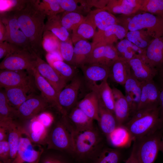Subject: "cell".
Returning a JSON list of instances; mask_svg holds the SVG:
<instances>
[{"label":"cell","mask_w":163,"mask_h":163,"mask_svg":"<svg viewBox=\"0 0 163 163\" xmlns=\"http://www.w3.org/2000/svg\"><path fill=\"white\" fill-rule=\"evenodd\" d=\"M92 47L91 51L85 64H99L109 67L119 58L116 47L113 45H99Z\"/></svg>","instance_id":"12"},{"label":"cell","mask_w":163,"mask_h":163,"mask_svg":"<svg viewBox=\"0 0 163 163\" xmlns=\"http://www.w3.org/2000/svg\"><path fill=\"white\" fill-rule=\"evenodd\" d=\"M159 120L157 107H148L137 110L125 127L132 139H139L151 134Z\"/></svg>","instance_id":"2"},{"label":"cell","mask_w":163,"mask_h":163,"mask_svg":"<svg viewBox=\"0 0 163 163\" xmlns=\"http://www.w3.org/2000/svg\"><path fill=\"white\" fill-rule=\"evenodd\" d=\"M109 0H91V4L92 7H94L97 9L104 8L107 5Z\"/></svg>","instance_id":"54"},{"label":"cell","mask_w":163,"mask_h":163,"mask_svg":"<svg viewBox=\"0 0 163 163\" xmlns=\"http://www.w3.org/2000/svg\"><path fill=\"white\" fill-rule=\"evenodd\" d=\"M46 58L48 63L50 65H51L53 62L56 61L63 60V59L59 52L47 53Z\"/></svg>","instance_id":"53"},{"label":"cell","mask_w":163,"mask_h":163,"mask_svg":"<svg viewBox=\"0 0 163 163\" xmlns=\"http://www.w3.org/2000/svg\"><path fill=\"white\" fill-rule=\"evenodd\" d=\"M139 12L133 14L129 21L128 31L143 29L153 38L163 36V16Z\"/></svg>","instance_id":"4"},{"label":"cell","mask_w":163,"mask_h":163,"mask_svg":"<svg viewBox=\"0 0 163 163\" xmlns=\"http://www.w3.org/2000/svg\"><path fill=\"white\" fill-rule=\"evenodd\" d=\"M89 86L96 94L99 102L114 114V99L112 89L107 80L102 81L99 84L90 83Z\"/></svg>","instance_id":"24"},{"label":"cell","mask_w":163,"mask_h":163,"mask_svg":"<svg viewBox=\"0 0 163 163\" xmlns=\"http://www.w3.org/2000/svg\"><path fill=\"white\" fill-rule=\"evenodd\" d=\"M35 84L32 71L1 69L0 88L34 87Z\"/></svg>","instance_id":"10"},{"label":"cell","mask_w":163,"mask_h":163,"mask_svg":"<svg viewBox=\"0 0 163 163\" xmlns=\"http://www.w3.org/2000/svg\"><path fill=\"white\" fill-rule=\"evenodd\" d=\"M36 117L46 128L48 129H50L54 122L52 114L46 111L41 113Z\"/></svg>","instance_id":"51"},{"label":"cell","mask_w":163,"mask_h":163,"mask_svg":"<svg viewBox=\"0 0 163 163\" xmlns=\"http://www.w3.org/2000/svg\"><path fill=\"white\" fill-rule=\"evenodd\" d=\"M4 91L11 105L17 110L19 107L33 94H30L34 91V87H16L6 88Z\"/></svg>","instance_id":"26"},{"label":"cell","mask_w":163,"mask_h":163,"mask_svg":"<svg viewBox=\"0 0 163 163\" xmlns=\"http://www.w3.org/2000/svg\"><path fill=\"white\" fill-rule=\"evenodd\" d=\"M17 110L9 103L4 90L0 92V126H7L15 118Z\"/></svg>","instance_id":"37"},{"label":"cell","mask_w":163,"mask_h":163,"mask_svg":"<svg viewBox=\"0 0 163 163\" xmlns=\"http://www.w3.org/2000/svg\"><path fill=\"white\" fill-rule=\"evenodd\" d=\"M43 39V46L47 53L60 52V40L53 33L49 31L44 32Z\"/></svg>","instance_id":"44"},{"label":"cell","mask_w":163,"mask_h":163,"mask_svg":"<svg viewBox=\"0 0 163 163\" xmlns=\"http://www.w3.org/2000/svg\"><path fill=\"white\" fill-rule=\"evenodd\" d=\"M142 0H109L105 9L113 14L129 15L139 11Z\"/></svg>","instance_id":"23"},{"label":"cell","mask_w":163,"mask_h":163,"mask_svg":"<svg viewBox=\"0 0 163 163\" xmlns=\"http://www.w3.org/2000/svg\"><path fill=\"white\" fill-rule=\"evenodd\" d=\"M119 58L126 61L142 56L145 49L140 48L127 39L119 42L115 47Z\"/></svg>","instance_id":"31"},{"label":"cell","mask_w":163,"mask_h":163,"mask_svg":"<svg viewBox=\"0 0 163 163\" xmlns=\"http://www.w3.org/2000/svg\"><path fill=\"white\" fill-rule=\"evenodd\" d=\"M45 144L47 145V149L74 153L72 139L66 115H62L61 120L54 122L49 131Z\"/></svg>","instance_id":"3"},{"label":"cell","mask_w":163,"mask_h":163,"mask_svg":"<svg viewBox=\"0 0 163 163\" xmlns=\"http://www.w3.org/2000/svg\"><path fill=\"white\" fill-rule=\"evenodd\" d=\"M67 116L75 125L77 130L81 131L93 128V120L77 106L73 108Z\"/></svg>","instance_id":"34"},{"label":"cell","mask_w":163,"mask_h":163,"mask_svg":"<svg viewBox=\"0 0 163 163\" xmlns=\"http://www.w3.org/2000/svg\"><path fill=\"white\" fill-rule=\"evenodd\" d=\"M47 19L45 24L44 32H51L62 41H72L69 39V31L62 24L60 15L57 14Z\"/></svg>","instance_id":"33"},{"label":"cell","mask_w":163,"mask_h":163,"mask_svg":"<svg viewBox=\"0 0 163 163\" xmlns=\"http://www.w3.org/2000/svg\"><path fill=\"white\" fill-rule=\"evenodd\" d=\"M71 81L59 94V102L62 111V115H67L69 111L76 104L82 86V80L78 76L76 75Z\"/></svg>","instance_id":"11"},{"label":"cell","mask_w":163,"mask_h":163,"mask_svg":"<svg viewBox=\"0 0 163 163\" xmlns=\"http://www.w3.org/2000/svg\"><path fill=\"white\" fill-rule=\"evenodd\" d=\"M85 18L99 31L104 30L108 27L118 23L117 17L105 8L91 11Z\"/></svg>","instance_id":"21"},{"label":"cell","mask_w":163,"mask_h":163,"mask_svg":"<svg viewBox=\"0 0 163 163\" xmlns=\"http://www.w3.org/2000/svg\"><path fill=\"white\" fill-rule=\"evenodd\" d=\"M151 67L158 70L163 66V36L153 38L142 56Z\"/></svg>","instance_id":"17"},{"label":"cell","mask_w":163,"mask_h":163,"mask_svg":"<svg viewBox=\"0 0 163 163\" xmlns=\"http://www.w3.org/2000/svg\"><path fill=\"white\" fill-rule=\"evenodd\" d=\"M109 77L113 82L124 85L131 75L128 62L121 59L114 61L109 67Z\"/></svg>","instance_id":"28"},{"label":"cell","mask_w":163,"mask_h":163,"mask_svg":"<svg viewBox=\"0 0 163 163\" xmlns=\"http://www.w3.org/2000/svg\"><path fill=\"white\" fill-rule=\"evenodd\" d=\"M21 47L7 41L0 43V59L5 58Z\"/></svg>","instance_id":"50"},{"label":"cell","mask_w":163,"mask_h":163,"mask_svg":"<svg viewBox=\"0 0 163 163\" xmlns=\"http://www.w3.org/2000/svg\"><path fill=\"white\" fill-rule=\"evenodd\" d=\"M158 104H159L161 113L163 112V87L160 91Z\"/></svg>","instance_id":"58"},{"label":"cell","mask_w":163,"mask_h":163,"mask_svg":"<svg viewBox=\"0 0 163 163\" xmlns=\"http://www.w3.org/2000/svg\"><path fill=\"white\" fill-rule=\"evenodd\" d=\"M19 123L23 128L24 134L32 142L38 145L45 144L50 129L46 128L36 117Z\"/></svg>","instance_id":"19"},{"label":"cell","mask_w":163,"mask_h":163,"mask_svg":"<svg viewBox=\"0 0 163 163\" xmlns=\"http://www.w3.org/2000/svg\"><path fill=\"white\" fill-rule=\"evenodd\" d=\"M50 106L41 94L33 95L19 107L14 119L20 122L29 120L45 111Z\"/></svg>","instance_id":"9"},{"label":"cell","mask_w":163,"mask_h":163,"mask_svg":"<svg viewBox=\"0 0 163 163\" xmlns=\"http://www.w3.org/2000/svg\"><path fill=\"white\" fill-rule=\"evenodd\" d=\"M62 9L64 11L74 12L81 14L83 13L82 8L79 5V0H57Z\"/></svg>","instance_id":"48"},{"label":"cell","mask_w":163,"mask_h":163,"mask_svg":"<svg viewBox=\"0 0 163 163\" xmlns=\"http://www.w3.org/2000/svg\"><path fill=\"white\" fill-rule=\"evenodd\" d=\"M100 128L108 138L118 126L114 114L99 102Z\"/></svg>","instance_id":"32"},{"label":"cell","mask_w":163,"mask_h":163,"mask_svg":"<svg viewBox=\"0 0 163 163\" xmlns=\"http://www.w3.org/2000/svg\"><path fill=\"white\" fill-rule=\"evenodd\" d=\"M26 1L0 0V14L17 11L23 6Z\"/></svg>","instance_id":"47"},{"label":"cell","mask_w":163,"mask_h":163,"mask_svg":"<svg viewBox=\"0 0 163 163\" xmlns=\"http://www.w3.org/2000/svg\"><path fill=\"white\" fill-rule=\"evenodd\" d=\"M35 68L58 94L66 85L67 82L48 63L38 56H37Z\"/></svg>","instance_id":"15"},{"label":"cell","mask_w":163,"mask_h":163,"mask_svg":"<svg viewBox=\"0 0 163 163\" xmlns=\"http://www.w3.org/2000/svg\"><path fill=\"white\" fill-rule=\"evenodd\" d=\"M160 150L163 153V139L161 141L160 143Z\"/></svg>","instance_id":"60"},{"label":"cell","mask_w":163,"mask_h":163,"mask_svg":"<svg viewBox=\"0 0 163 163\" xmlns=\"http://www.w3.org/2000/svg\"><path fill=\"white\" fill-rule=\"evenodd\" d=\"M139 11L163 16V0H142Z\"/></svg>","instance_id":"42"},{"label":"cell","mask_w":163,"mask_h":163,"mask_svg":"<svg viewBox=\"0 0 163 163\" xmlns=\"http://www.w3.org/2000/svg\"><path fill=\"white\" fill-rule=\"evenodd\" d=\"M96 27L85 18L84 21L72 31L71 40L75 43L81 40H86L94 35Z\"/></svg>","instance_id":"35"},{"label":"cell","mask_w":163,"mask_h":163,"mask_svg":"<svg viewBox=\"0 0 163 163\" xmlns=\"http://www.w3.org/2000/svg\"><path fill=\"white\" fill-rule=\"evenodd\" d=\"M128 32L121 26L114 24L103 31H97L93 37L92 46L99 45H113L118 40L126 37Z\"/></svg>","instance_id":"14"},{"label":"cell","mask_w":163,"mask_h":163,"mask_svg":"<svg viewBox=\"0 0 163 163\" xmlns=\"http://www.w3.org/2000/svg\"><path fill=\"white\" fill-rule=\"evenodd\" d=\"M126 37L139 47L143 49L148 46L153 39L147 31L143 29L129 31Z\"/></svg>","instance_id":"38"},{"label":"cell","mask_w":163,"mask_h":163,"mask_svg":"<svg viewBox=\"0 0 163 163\" xmlns=\"http://www.w3.org/2000/svg\"><path fill=\"white\" fill-rule=\"evenodd\" d=\"M81 67L85 79L90 83L107 80L109 77V67L96 64H85Z\"/></svg>","instance_id":"27"},{"label":"cell","mask_w":163,"mask_h":163,"mask_svg":"<svg viewBox=\"0 0 163 163\" xmlns=\"http://www.w3.org/2000/svg\"><path fill=\"white\" fill-rule=\"evenodd\" d=\"M12 161L11 160L8 161H7L6 162H5L0 161V163H12Z\"/></svg>","instance_id":"61"},{"label":"cell","mask_w":163,"mask_h":163,"mask_svg":"<svg viewBox=\"0 0 163 163\" xmlns=\"http://www.w3.org/2000/svg\"><path fill=\"white\" fill-rule=\"evenodd\" d=\"M44 150L38 163H67L62 158L50 152Z\"/></svg>","instance_id":"49"},{"label":"cell","mask_w":163,"mask_h":163,"mask_svg":"<svg viewBox=\"0 0 163 163\" xmlns=\"http://www.w3.org/2000/svg\"><path fill=\"white\" fill-rule=\"evenodd\" d=\"M0 20L5 25L7 29L6 41L27 50L33 54L27 38L20 28L14 12L0 14Z\"/></svg>","instance_id":"6"},{"label":"cell","mask_w":163,"mask_h":163,"mask_svg":"<svg viewBox=\"0 0 163 163\" xmlns=\"http://www.w3.org/2000/svg\"><path fill=\"white\" fill-rule=\"evenodd\" d=\"M32 74L35 85L40 91L41 94L50 106L55 107L62 114V111L59 102L58 93L35 68L32 70Z\"/></svg>","instance_id":"16"},{"label":"cell","mask_w":163,"mask_h":163,"mask_svg":"<svg viewBox=\"0 0 163 163\" xmlns=\"http://www.w3.org/2000/svg\"><path fill=\"white\" fill-rule=\"evenodd\" d=\"M8 127L0 126V141L8 140Z\"/></svg>","instance_id":"56"},{"label":"cell","mask_w":163,"mask_h":163,"mask_svg":"<svg viewBox=\"0 0 163 163\" xmlns=\"http://www.w3.org/2000/svg\"><path fill=\"white\" fill-rule=\"evenodd\" d=\"M0 161L6 162L11 160L10 150L8 140L0 141Z\"/></svg>","instance_id":"52"},{"label":"cell","mask_w":163,"mask_h":163,"mask_svg":"<svg viewBox=\"0 0 163 163\" xmlns=\"http://www.w3.org/2000/svg\"><path fill=\"white\" fill-rule=\"evenodd\" d=\"M138 139L139 143L134 145L138 163H154L160 150L159 137L151 134Z\"/></svg>","instance_id":"8"},{"label":"cell","mask_w":163,"mask_h":163,"mask_svg":"<svg viewBox=\"0 0 163 163\" xmlns=\"http://www.w3.org/2000/svg\"><path fill=\"white\" fill-rule=\"evenodd\" d=\"M7 35L6 27L4 24L0 20V43L6 41Z\"/></svg>","instance_id":"55"},{"label":"cell","mask_w":163,"mask_h":163,"mask_svg":"<svg viewBox=\"0 0 163 163\" xmlns=\"http://www.w3.org/2000/svg\"><path fill=\"white\" fill-rule=\"evenodd\" d=\"M72 41L60 40L59 52L63 59L67 63L72 66L74 56V47Z\"/></svg>","instance_id":"46"},{"label":"cell","mask_w":163,"mask_h":163,"mask_svg":"<svg viewBox=\"0 0 163 163\" xmlns=\"http://www.w3.org/2000/svg\"><path fill=\"white\" fill-rule=\"evenodd\" d=\"M124 85L125 96L129 104L130 113L133 115L137 111L142 91V82L132 75L126 81Z\"/></svg>","instance_id":"20"},{"label":"cell","mask_w":163,"mask_h":163,"mask_svg":"<svg viewBox=\"0 0 163 163\" xmlns=\"http://www.w3.org/2000/svg\"><path fill=\"white\" fill-rule=\"evenodd\" d=\"M142 56H137L127 61L130 67L131 74L141 82L153 80L158 74V70L151 67Z\"/></svg>","instance_id":"18"},{"label":"cell","mask_w":163,"mask_h":163,"mask_svg":"<svg viewBox=\"0 0 163 163\" xmlns=\"http://www.w3.org/2000/svg\"><path fill=\"white\" fill-rule=\"evenodd\" d=\"M39 4L47 18L64 12L57 0H39Z\"/></svg>","instance_id":"43"},{"label":"cell","mask_w":163,"mask_h":163,"mask_svg":"<svg viewBox=\"0 0 163 163\" xmlns=\"http://www.w3.org/2000/svg\"><path fill=\"white\" fill-rule=\"evenodd\" d=\"M14 12L33 53L41 57L46 16L39 5V0H26L21 8Z\"/></svg>","instance_id":"1"},{"label":"cell","mask_w":163,"mask_h":163,"mask_svg":"<svg viewBox=\"0 0 163 163\" xmlns=\"http://www.w3.org/2000/svg\"><path fill=\"white\" fill-rule=\"evenodd\" d=\"M60 18L62 25L69 31H72L84 21L85 17L77 12L64 11Z\"/></svg>","instance_id":"40"},{"label":"cell","mask_w":163,"mask_h":163,"mask_svg":"<svg viewBox=\"0 0 163 163\" xmlns=\"http://www.w3.org/2000/svg\"><path fill=\"white\" fill-rule=\"evenodd\" d=\"M125 163H138L136 156L135 148L134 145L130 155Z\"/></svg>","instance_id":"57"},{"label":"cell","mask_w":163,"mask_h":163,"mask_svg":"<svg viewBox=\"0 0 163 163\" xmlns=\"http://www.w3.org/2000/svg\"><path fill=\"white\" fill-rule=\"evenodd\" d=\"M158 74L163 87V66L158 70Z\"/></svg>","instance_id":"59"},{"label":"cell","mask_w":163,"mask_h":163,"mask_svg":"<svg viewBox=\"0 0 163 163\" xmlns=\"http://www.w3.org/2000/svg\"><path fill=\"white\" fill-rule=\"evenodd\" d=\"M37 56L27 50L20 48L4 58L0 63V69L32 71L35 68Z\"/></svg>","instance_id":"5"},{"label":"cell","mask_w":163,"mask_h":163,"mask_svg":"<svg viewBox=\"0 0 163 163\" xmlns=\"http://www.w3.org/2000/svg\"><path fill=\"white\" fill-rule=\"evenodd\" d=\"M130 137L126 128L122 126H118L108 137L111 144L115 147L123 145Z\"/></svg>","instance_id":"41"},{"label":"cell","mask_w":163,"mask_h":163,"mask_svg":"<svg viewBox=\"0 0 163 163\" xmlns=\"http://www.w3.org/2000/svg\"><path fill=\"white\" fill-rule=\"evenodd\" d=\"M77 106L91 119L99 122V101L94 91H91L86 94L77 103Z\"/></svg>","instance_id":"29"},{"label":"cell","mask_w":163,"mask_h":163,"mask_svg":"<svg viewBox=\"0 0 163 163\" xmlns=\"http://www.w3.org/2000/svg\"><path fill=\"white\" fill-rule=\"evenodd\" d=\"M69 127L72 139L73 153L81 157L88 155L98 142L99 137L97 132L93 128L79 131Z\"/></svg>","instance_id":"7"},{"label":"cell","mask_w":163,"mask_h":163,"mask_svg":"<svg viewBox=\"0 0 163 163\" xmlns=\"http://www.w3.org/2000/svg\"><path fill=\"white\" fill-rule=\"evenodd\" d=\"M162 115H163V112L162 113Z\"/></svg>","instance_id":"62"},{"label":"cell","mask_w":163,"mask_h":163,"mask_svg":"<svg viewBox=\"0 0 163 163\" xmlns=\"http://www.w3.org/2000/svg\"><path fill=\"white\" fill-rule=\"evenodd\" d=\"M159 92L153 80L142 82L141 93L137 110L148 107H157Z\"/></svg>","instance_id":"22"},{"label":"cell","mask_w":163,"mask_h":163,"mask_svg":"<svg viewBox=\"0 0 163 163\" xmlns=\"http://www.w3.org/2000/svg\"><path fill=\"white\" fill-rule=\"evenodd\" d=\"M50 65L67 82L69 81H71L76 75L75 67L63 60L56 61Z\"/></svg>","instance_id":"39"},{"label":"cell","mask_w":163,"mask_h":163,"mask_svg":"<svg viewBox=\"0 0 163 163\" xmlns=\"http://www.w3.org/2000/svg\"><path fill=\"white\" fill-rule=\"evenodd\" d=\"M112 89L115 101L114 115L118 126H122L131 114L130 107L122 92L116 88Z\"/></svg>","instance_id":"25"},{"label":"cell","mask_w":163,"mask_h":163,"mask_svg":"<svg viewBox=\"0 0 163 163\" xmlns=\"http://www.w3.org/2000/svg\"><path fill=\"white\" fill-rule=\"evenodd\" d=\"M121 154L117 150L107 149L101 153L95 163H120Z\"/></svg>","instance_id":"45"},{"label":"cell","mask_w":163,"mask_h":163,"mask_svg":"<svg viewBox=\"0 0 163 163\" xmlns=\"http://www.w3.org/2000/svg\"><path fill=\"white\" fill-rule=\"evenodd\" d=\"M8 131V141L10 148V158L13 161L17 156L20 139L24 133L21 126L15 119L10 121Z\"/></svg>","instance_id":"30"},{"label":"cell","mask_w":163,"mask_h":163,"mask_svg":"<svg viewBox=\"0 0 163 163\" xmlns=\"http://www.w3.org/2000/svg\"><path fill=\"white\" fill-rule=\"evenodd\" d=\"M23 135L20 139L17 156L12 163H38L44 150L42 148L37 150L33 142Z\"/></svg>","instance_id":"13"},{"label":"cell","mask_w":163,"mask_h":163,"mask_svg":"<svg viewBox=\"0 0 163 163\" xmlns=\"http://www.w3.org/2000/svg\"><path fill=\"white\" fill-rule=\"evenodd\" d=\"M92 49L91 43L86 40L79 41L75 43L72 66L81 67L84 65Z\"/></svg>","instance_id":"36"}]
</instances>
